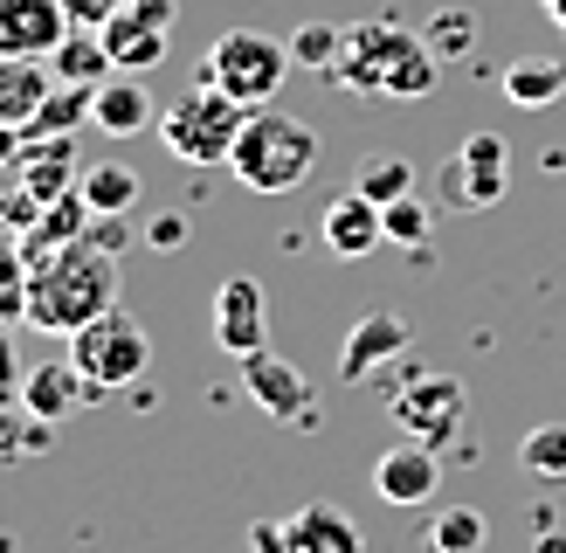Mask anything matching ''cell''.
Masks as SVG:
<instances>
[{
    "label": "cell",
    "instance_id": "1",
    "mask_svg": "<svg viewBox=\"0 0 566 553\" xmlns=\"http://www.w3.org/2000/svg\"><path fill=\"white\" fill-rule=\"evenodd\" d=\"M436 49L421 42V28L401 21H359L346 28V49H338L332 76L359 97H394V104H415L436 91Z\"/></svg>",
    "mask_w": 566,
    "mask_h": 553
},
{
    "label": "cell",
    "instance_id": "2",
    "mask_svg": "<svg viewBox=\"0 0 566 553\" xmlns=\"http://www.w3.org/2000/svg\"><path fill=\"white\" fill-rule=\"evenodd\" d=\"M111 276H118V263L91 236L49 249V257H35V276H28V319L42 332H83L97 312L118 304L111 298Z\"/></svg>",
    "mask_w": 566,
    "mask_h": 553
},
{
    "label": "cell",
    "instance_id": "3",
    "mask_svg": "<svg viewBox=\"0 0 566 553\" xmlns=\"http://www.w3.org/2000/svg\"><path fill=\"white\" fill-rule=\"evenodd\" d=\"M229 174L249 187V194H291L318 174V132L291 111H249V125L229 153Z\"/></svg>",
    "mask_w": 566,
    "mask_h": 553
},
{
    "label": "cell",
    "instance_id": "4",
    "mask_svg": "<svg viewBox=\"0 0 566 553\" xmlns=\"http://www.w3.org/2000/svg\"><path fill=\"white\" fill-rule=\"evenodd\" d=\"M242 125H249V104H235L229 91H214V83L201 76L193 91H180L159 111V146L180 166H229Z\"/></svg>",
    "mask_w": 566,
    "mask_h": 553
},
{
    "label": "cell",
    "instance_id": "5",
    "mask_svg": "<svg viewBox=\"0 0 566 553\" xmlns=\"http://www.w3.org/2000/svg\"><path fill=\"white\" fill-rule=\"evenodd\" d=\"M291 70H297L291 63V42L263 35V28H229V35H214L208 63H201V76L214 83V91H229L249 111L276 104V91H283V76H291Z\"/></svg>",
    "mask_w": 566,
    "mask_h": 553
},
{
    "label": "cell",
    "instance_id": "6",
    "mask_svg": "<svg viewBox=\"0 0 566 553\" xmlns=\"http://www.w3.org/2000/svg\"><path fill=\"white\" fill-rule=\"evenodd\" d=\"M70 359H76V374L91 380V395H104V387L146 380L153 340H146V325H138L125 304H111V312H97L83 332H70Z\"/></svg>",
    "mask_w": 566,
    "mask_h": 553
},
{
    "label": "cell",
    "instance_id": "7",
    "mask_svg": "<svg viewBox=\"0 0 566 553\" xmlns=\"http://www.w3.org/2000/svg\"><path fill=\"white\" fill-rule=\"evenodd\" d=\"M387 415H394V422H401L415 442H429V450H449V442L463 436L470 395H463V380H457V374H429V367H415L408 380H394V387H387Z\"/></svg>",
    "mask_w": 566,
    "mask_h": 553
},
{
    "label": "cell",
    "instance_id": "8",
    "mask_svg": "<svg viewBox=\"0 0 566 553\" xmlns=\"http://www.w3.org/2000/svg\"><path fill=\"white\" fill-rule=\"evenodd\" d=\"M512 187V146L497 132H470L442 166V201L449 208H497Z\"/></svg>",
    "mask_w": 566,
    "mask_h": 553
},
{
    "label": "cell",
    "instance_id": "9",
    "mask_svg": "<svg viewBox=\"0 0 566 553\" xmlns=\"http://www.w3.org/2000/svg\"><path fill=\"white\" fill-rule=\"evenodd\" d=\"M166 21H174V0H132L118 21H104V49H111V70L138 76L166 63Z\"/></svg>",
    "mask_w": 566,
    "mask_h": 553
},
{
    "label": "cell",
    "instance_id": "10",
    "mask_svg": "<svg viewBox=\"0 0 566 553\" xmlns=\"http://www.w3.org/2000/svg\"><path fill=\"white\" fill-rule=\"evenodd\" d=\"M270 340V304H263V284L256 276H221V291H214V346L221 353H263Z\"/></svg>",
    "mask_w": 566,
    "mask_h": 553
},
{
    "label": "cell",
    "instance_id": "11",
    "mask_svg": "<svg viewBox=\"0 0 566 553\" xmlns=\"http://www.w3.org/2000/svg\"><path fill=\"white\" fill-rule=\"evenodd\" d=\"M242 387H249V401H256L263 415H276V422H318V408H311V380L283 353H270V346L242 359Z\"/></svg>",
    "mask_w": 566,
    "mask_h": 553
},
{
    "label": "cell",
    "instance_id": "12",
    "mask_svg": "<svg viewBox=\"0 0 566 553\" xmlns=\"http://www.w3.org/2000/svg\"><path fill=\"white\" fill-rule=\"evenodd\" d=\"M70 42L63 0H0V55H55Z\"/></svg>",
    "mask_w": 566,
    "mask_h": 553
},
{
    "label": "cell",
    "instance_id": "13",
    "mask_svg": "<svg viewBox=\"0 0 566 553\" xmlns=\"http://www.w3.org/2000/svg\"><path fill=\"white\" fill-rule=\"evenodd\" d=\"M436 484H442V463H436V450H429V442H394V450L374 463V491L387 498V505H429V498H436Z\"/></svg>",
    "mask_w": 566,
    "mask_h": 553
},
{
    "label": "cell",
    "instance_id": "14",
    "mask_svg": "<svg viewBox=\"0 0 566 553\" xmlns=\"http://www.w3.org/2000/svg\"><path fill=\"white\" fill-rule=\"evenodd\" d=\"M401 353H408V325L394 312H366L346 332V346H338V380H374L387 359H401Z\"/></svg>",
    "mask_w": 566,
    "mask_h": 553
},
{
    "label": "cell",
    "instance_id": "15",
    "mask_svg": "<svg viewBox=\"0 0 566 553\" xmlns=\"http://www.w3.org/2000/svg\"><path fill=\"white\" fill-rule=\"evenodd\" d=\"M325 221V249L332 257H346V263H359V257H374V249L387 242V221H380V201H366L359 187H346L338 201L318 215Z\"/></svg>",
    "mask_w": 566,
    "mask_h": 553
},
{
    "label": "cell",
    "instance_id": "16",
    "mask_svg": "<svg viewBox=\"0 0 566 553\" xmlns=\"http://www.w3.org/2000/svg\"><path fill=\"white\" fill-rule=\"evenodd\" d=\"M283 553H366V540L338 505H297L283 519Z\"/></svg>",
    "mask_w": 566,
    "mask_h": 553
},
{
    "label": "cell",
    "instance_id": "17",
    "mask_svg": "<svg viewBox=\"0 0 566 553\" xmlns=\"http://www.w3.org/2000/svg\"><path fill=\"white\" fill-rule=\"evenodd\" d=\"M49 70L35 63V55H0V125L8 132H28L42 118V104H49Z\"/></svg>",
    "mask_w": 566,
    "mask_h": 553
},
{
    "label": "cell",
    "instance_id": "18",
    "mask_svg": "<svg viewBox=\"0 0 566 553\" xmlns=\"http://www.w3.org/2000/svg\"><path fill=\"white\" fill-rule=\"evenodd\" d=\"M76 395H91V380L76 374V359H42V367H28L21 374V408L28 415H42V422H63V415L76 408Z\"/></svg>",
    "mask_w": 566,
    "mask_h": 553
},
{
    "label": "cell",
    "instance_id": "19",
    "mask_svg": "<svg viewBox=\"0 0 566 553\" xmlns=\"http://www.w3.org/2000/svg\"><path fill=\"white\" fill-rule=\"evenodd\" d=\"M91 125H97V132H111V138H132V132L159 125V111H153V97H146V91H138V76H111V83H97Z\"/></svg>",
    "mask_w": 566,
    "mask_h": 553
},
{
    "label": "cell",
    "instance_id": "20",
    "mask_svg": "<svg viewBox=\"0 0 566 553\" xmlns=\"http://www.w3.org/2000/svg\"><path fill=\"white\" fill-rule=\"evenodd\" d=\"M70 166H76L70 138H42V146L21 159V187H28V201L49 208V201H63V194H76V180H83V174H70Z\"/></svg>",
    "mask_w": 566,
    "mask_h": 553
},
{
    "label": "cell",
    "instance_id": "21",
    "mask_svg": "<svg viewBox=\"0 0 566 553\" xmlns=\"http://www.w3.org/2000/svg\"><path fill=\"white\" fill-rule=\"evenodd\" d=\"M504 97L518 111H546L566 97V55H518L512 70H504Z\"/></svg>",
    "mask_w": 566,
    "mask_h": 553
},
{
    "label": "cell",
    "instance_id": "22",
    "mask_svg": "<svg viewBox=\"0 0 566 553\" xmlns=\"http://www.w3.org/2000/svg\"><path fill=\"white\" fill-rule=\"evenodd\" d=\"M49 63H55L63 83H91V91H97L104 76H118V70H111V49H104V28H70V42L55 49Z\"/></svg>",
    "mask_w": 566,
    "mask_h": 553
},
{
    "label": "cell",
    "instance_id": "23",
    "mask_svg": "<svg viewBox=\"0 0 566 553\" xmlns=\"http://www.w3.org/2000/svg\"><path fill=\"white\" fill-rule=\"evenodd\" d=\"M76 194L91 201V215H125L138 201V174L118 166V159H91V166H83V180H76Z\"/></svg>",
    "mask_w": 566,
    "mask_h": 553
},
{
    "label": "cell",
    "instance_id": "24",
    "mask_svg": "<svg viewBox=\"0 0 566 553\" xmlns=\"http://www.w3.org/2000/svg\"><path fill=\"white\" fill-rule=\"evenodd\" d=\"M491 546V519L476 512V505H449L436 512L429 525V553H484Z\"/></svg>",
    "mask_w": 566,
    "mask_h": 553
},
{
    "label": "cell",
    "instance_id": "25",
    "mask_svg": "<svg viewBox=\"0 0 566 553\" xmlns=\"http://www.w3.org/2000/svg\"><path fill=\"white\" fill-rule=\"evenodd\" d=\"M518 470L539 484H566V422H539L518 442Z\"/></svg>",
    "mask_w": 566,
    "mask_h": 553
},
{
    "label": "cell",
    "instance_id": "26",
    "mask_svg": "<svg viewBox=\"0 0 566 553\" xmlns=\"http://www.w3.org/2000/svg\"><path fill=\"white\" fill-rule=\"evenodd\" d=\"M91 104H97V91L91 83H63V91H49V104H42V118L28 125L21 138H70L83 118H91Z\"/></svg>",
    "mask_w": 566,
    "mask_h": 553
},
{
    "label": "cell",
    "instance_id": "27",
    "mask_svg": "<svg viewBox=\"0 0 566 553\" xmlns=\"http://www.w3.org/2000/svg\"><path fill=\"white\" fill-rule=\"evenodd\" d=\"M421 42L436 49V63H463V55L476 49V14L470 8H436L429 21H421Z\"/></svg>",
    "mask_w": 566,
    "mask_h": 553
},
{
    "label": "cell",
    "instance_id": "28",
    "mask_svg": "<svg viewBox=\"0 0 566 553\" xmlns=\"http://www.w3.org/2000/svg\"><path fill=\"white\" fill-rule=\"evenodd\" d=\"M353 187L366 194V201H401V194H415V166L401 159V153H374V159H359V174H353Z\"/></svg>",
    "mask_w": 566,
    "mask_h": 553
},
{
    "label": "cell",
    "instance_id": "29",
    "mask_svg": "<svg viewBox=\"0 0 566 553\" xmlns=\"http://www.w3.org/2000/svg\"><path fill=\"white\" fill-rule=\"evenodd\" d=\"M338 49H346V28H332V21H304L297 35H291V63H297V70H325V76H332Z\"/></svg>",
    "mask_w": 566,
    "mask_h": 553
},
{
    "label": "cell",
    "instance_id": "30",
    "mask_svg": "<svg viewBox=\"0 0 566 553\" xmlns=\"http://www.w3.org/2000/svg\"><path fill=\"white\" fill-rule=\"evenodd\" d=\"M380 221H387V242H401V249H421V242H429V208H421L415 194L387 201V208H380Z\"/></svg>",
    "mask_w": 566,
    "mask_h": 553
},
{
    "label": "cell",
    "instance_id": "31",
    "mask_svg": "<svg viewBox=\"0 0 566 553\" xmlns=\"http://www.w3.org/2000/svg\"><path fill=\"white\" fill-rule=\"evenodd\" d=\"M28 415V408H21ZM49 429L55 422H42V415H28V422H8V415H0V457H35V450H49Z\"/></svg>",
    "mask_w": 566,
    "mask_h": 553
},
{
    "label": "cell",
    "instance_id": "32",
    "mask_svg": "<svg viewBox=\"0 0 566 553\" xmlns=\"http://www.w3.org/2000/svg\"><path fill=\"white\" fill-rule=\"evenodd\" d=\"M125 8H132V0H63L70 28H104V21H118Z\"/></svg>",
    "mask_w": 566,
    "mask_h": 553
},
{
    "label": "cell",
    "instance_id": "33",
    "mask_svg": "<svg viewBox=\"0 0 566 553\" xmlns=\"http://www.w3.org/2000/svg\"><path fill=\"white\" fill-rule=\"evenodd\" d=\"M146 242H153V249H187V215H180V208L153 215V221H146Z\"/></svg>",
    "mask_w": 566,
    "mask_h": 553
},
{
    "label": "cell",
    "instance_id": "34",
    "mask_svg": "<svg viewBox=\"0 0 566 553\" xmlns=\"http://www.w3.org/2000/svg\"><path fill=\"white\" fill-rule=\"evenodd\" d=\"M249 546H256V553H283V519H256V525H249Z\"/></svg>",
    "mask_w": 566,
    "mask_h": 553
},
{
    "label": "cell",
    "instance_id": "35",
    "mask_svg": "<svg viewBox=\"0 0 566 553\" xmlns=\"http://www.w3.org/2000/svg\"><path fill=\"white\" fill-rule=\"evenodd\" d=\"M0 395H21V387H14V346H8V332H0Z\"/></svg>",
    "mask_w": 566,
    "mask_h": 553
},
{
    "label": "cell",
    "instance_id": "36",
    "mask_svg": "<svg viewBox=\"0 0 566 553\" xmlns=\"http://www.w3.org/2000/svg\"><path fill=\"white\" fill-rule=\"evenodd\" d=\"M0 166H21V132L0 125Z\"/></svg>",
    "mask_w": 566,
    "mask_h": 553
},
{
    "label": "cell",
    "instance_id": "37",
    "mask_svg": "<svg viewBox=\"0 0 566 553\" xmlns=\"http://www.w3.org/2000/svg\"><path fill=\"white\" fill-rule=\"evenodd\" d=\"M539 8H546V21H553V28H566V0H539Z\"/></svg>",
    "mask_w": 566,
    "mask_h": 553
},
{
    "label": "cell",
    "instance_id": "38",
    "mask_svg": "<svg viewBox=\"0 0 566 553\" xmlns=\"http://www.w3.org/2000/svg\"><path fill=\"white\" fill-rule=\"evenodd\" d=\"M539 553H566V540H546V546H539Z\"/></svg>",
    "mask_w": 566,
    "mask_h": 553
}]
</instances>
